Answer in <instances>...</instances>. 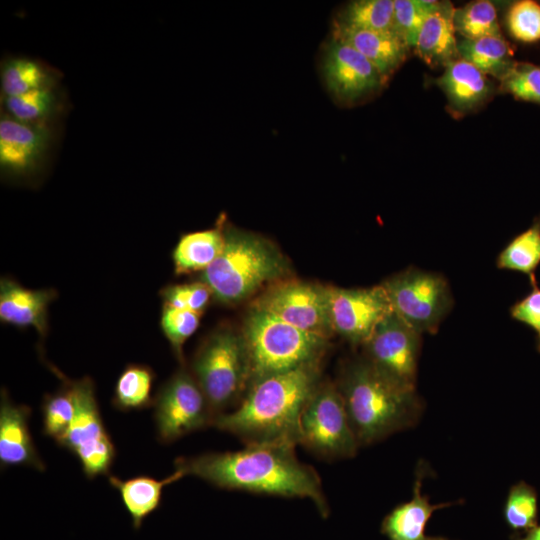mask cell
<instances>
[{
  "label": "cell",
  "mask_w": 540,
  "mask_h": 540,
  "mask_svg": "<svg viewBox=\"0 0 540 540\" xmlns=\"http://www.w3.org/2000/svg\"><path fill=\"white\" fill-rule=\"evenodd\" d=\"M512 540H540V525L535 526L529 531L525 532L524 535H514L511 538Z\"/></svg>",
  "instance_id": "39"
},
{
  "label": "cell",
  "mask_w": 540,
  "mask_h": 540,
  "mask_svg": "<svg viewBox=\"0 0 540 540\" xmlns=\"http://www.w3.org/2000/svg\"><path fill=\"white\" fill-rule=\"evenodd\" d=\"M202 313L164 304L161 328L175 355L183 362V345L197 330Z\"/></svg>",
  "instance_id": "34"
},
{
  "label": "cell",
  "mask_w": 540,
  "mask_h": 540,
  "mask_svg": "<svg viewBox=\"0 0 540 540\" xmlns=\"http://www.w3.org/2000/svg\"><path fill=\"white\" fill-rule=\"evenodd\" d=\"M75 413L72 391L63 381L62 387L45 395L42 403L43 433L57 442L70 428Z\"/></svg>",
  "instance_id": "32"
},
{
  "label": "cell",
  "mask_w": 540,
  "mask_h": 540,
  "mask_svg": "<svg viewBox=\"0 0 540 540\" xmlns=\"http://www.w3.org/2000/svg\"><path fill=\"white\" fill-rule=\"evenodd\" d=\"M164 304L202 313L209 303L212 292L204 282L179 284L163 289Z\"/></svg>",
  "instance_id": "37"
},
{
  "label": "cell",
  "mask_w": 540,
  "mask_h": 540,
  "mask_svg": "<svg viewBox=\"0 0 540 540\" xmlns=\"http://www.w3.org/2000/svg\"><path fill=\"white\" fill-rule=\"evenodd\" d=\"M192 373L215 418L236 408L250 384V362L242 334L228 328L211 334L193 359Z\"/></svg>",
  "instance_id": "6"
},
{
  "label": "cell",
  "mask_w": 540,
  "mask_h": 540,
  "mask_svg": "<svg viewBox=\"0 0 540 540\" xmlns=\"http://www.w3.org/2000/svg\"><path fill=\"white\" fill-rule=\"evenodd\" d=\"M507 25L511 35L519 41L540 40V4L532 0L514 3L507 14Z\"/></svg>",
  "instance_id": "36"
},
{
  "label": "cell",
  "mask_w": 540,
  "mask_h": 540,
  "mask_svg": "<svg viewBox=\"0 0 540 540\" xmlns=\"http://www.w3.org/2000/svg\"><path fill=\"white\" fill-rule=\"evenodd\" d=\"M184 476L181 470L175 469L174 473L161 480L143 475L122 480L109 475L108 482L119 492L123 505L131 517L132 526L138 530L143 521L159 508L164 488Z\"/></svg>",
  "instance_id": "21"
},
{
  "label": "cell",
  "mask_w": 540,
  "mask_h": 540,
  "mask_svg": "<svg viewBox=\"0 0 540 540\" xmlns=\"http://www.w3.org/2000/svg\"><path fill=\"white\" fill-rule=\"evenodd\" d=\"M242 336L250 362L249 386L268 376L319 362L326 338L290 325L253 307Z\"/></svg>",
  "instance_id": "5"
},
{
  "label": "cell",
  "mask_w": 540,
  "mask_h": 540,
  "mask_svg": "<svg viewBox=\"0 0 540 540\" xmlns=\"http://www.w3.org/2000/svg\"><path fill=\"white\" fill-rule=\"evenodd\" d=\"M56 79L52 70L38 60L11 58L1 69V90L4 98L14 97L56 86Z\"/></svg>",
  "instance_id": "25"
},
{
  "label": "cell",
  "mask_w": 540,
  "mask_h": 540,
  "mask_svg": "<svg viewBox=\"0 0 540 540\" xmlns=\"http://www.w3.org/2000/svg\"><path fill=\"white\" fill-rule=\"evenodd\" d=\"M381 285L392 311L421 334L436 333L452 308L448 281L438 273L408 268Z\"/></svg>",
  "instance_id": "9"
},
{
  "label": "cell",
  "mask_w": 540,
  "mask_h": 540,
  "mask_svg": "<svg viewBox=\"0 0 540 540\" xmlns=\"http://www.w3.org/2000/svg\"><path fill=\"white\" fill-rule=\"evenodd\" d=\"M455 8L449 2H439L428 16L419 33L415 52L430 67L446 66L459 58L454 26Z\"/></svg>",
  "instance_id": "20"
},
{
  "label": "cell",
  "mask_w": 540,
  "mask_h": 540,
  "mask_svg": "<svg viewBox=\"0 0 540 540\" xmlns=\"http://www.w3.org/2000/svg\"><path fill=\"white\" fill-rule=\"evenodd\" d=\"M332 38L357 50L384 79L405 60L409 48L394 32L359 29L338 21L334 22Z\"/></svg>",
  "instance_id": "19"
},
{
  "label": "cell",
  "mask_w": 540,
  "mask_h": 540,
  "mask_svg": "<svg viewBox=\"0 0 540 540\" xmlns=\"http://www.w3.org/2000/svg\"><path fill=\"white\" fill-rule=\"evenodd\" d=\"M300 445L326 459L353 457L360 447L336 384L319 382L300 416Z\"/></svg>",
  "instance_id": "8"
},
{
  "label": "cell",
  "mask_w": 540,
  "mask_h": 540,
  "mask_svg": "<svg viewBox=\"0 0 540 540\" xmlns=\"http://www.w3.org/2000/svg\"><path fill=\"white\" fill-rule=\"evenodd\" d=\"M503 517L514 531L527 532L538 525V497L536 490L524 481L514 484L507 495Z\"/></svg>",
  "instance_id": "31"
},
{
  "label": "cell",
  "mask_w": 540,
  "mask_h": 540,
  "mask_svg": "<svg viewBox=\"0 0 540 540\" xmlns=\"http://www.w3.org/2000/svg\"><path fill=\"white\" fill-rule=\"evenodd\" d=\"M6 115L27 124L47 126L60 109L56 86L35 90L23 95L5 97ZM48 127V126H47Z\"/></svg>",
  "instance_id": "27"
},
{
  "label": "cell",
  "mask_w": 540,
  "mask_h": 540,
  "mask_svg": "<svg viewBox=\"0 0 540 540\" xmlns=\"http://www.w3.org/2000/svg\"><path fill=\"white\" fill-rule=\"evenodd\" d=\"M437 1L394 0L393 31L408 46H415L428 16Z\"/></svg>",
  "instance_id": "33"
},
{
  "label": "cell",
  "mask_w": 540,
  "mask_h": 540,
  "mask_svg": "<svg viewBox=\"0 0 540 540\" xmlns=\"http://www.w3.org/2000/svg\"><path fill=\"white\" fill-rule=\"evenodd\" d=\"M458 56L500 81L516 63L512 48L502 36L463 39L458 42Z\"/></svg>",
  "instance_id": "24"
},
{
  "label": "cell",
  "mask_w": 540,
  "mask_h": 540,
  "mask_svg": "<svg viewBox=\"0 0 540 540\" xmlns=\"http://www.w3.org/2000/svg\"><path fill=\"white\" fill-rule=\"evenodd\" d=\"M426 473L425 464L420 463L416 471L412 498L395 506L382 520L380 532L388 540H450L443 536L426 534V525L432 514L454 502L431 504L421 493L422 481Z\"/></svg>",
  "instance_id": "17"
},
{
  "label": "cell",
  "mask_w": 540,
  "mask_h": 540,
  "mask_svg": "<svg viewBox=\"0 0 540 540\" xmlns=\"http://www.w3.org/2000/svg\"><path fill=\"white\" fill-rule=\"evenodd\" d=\"M453 20L456 32L464 39L501 36L497 10L490 1H473L456 8Z\"/></svg>",
  "instance_id": "29"
},
{
  "label": "cell",
  "mask_w": 540,
  "mask_h": 540,
  "mask_svg": "<svg viewBox=\"0 0 540 540\" xmlns=\"http://www.w3.org/2000/svg\"><path fill=\"white\" fill-rule=\"evenodd\" d=\"M224 240L222 225L183 235L173 251L175 272L205 271L222 252Z\"/></svg>",
  "instance_id": "23"
},
{
  "label": "cell",
  "mask_w": 540,
  "mask_h": 540,
  "mask_svg": "<svg viewBox=\"0 0 540 540\" xmlns=\"http://www.w3.org/2000/svg\"><path fill=\"white\" fill-rule=\"evenodd\" d=\"M421 333L393 311L365 342V358L398 383L416 389Z\"/></svg>",
  "instance_id": "11"
},
{
  "label": "cell",
  "mask_w": 540,
  "mask_h": 540,
  "mask_svg": "<svg viewBox=\"0 0 540 540\" xmlns=\"http://www.w3.org/2000/svg\"><path fill=\"white\" fill-rule=\"evenodd\" d=\"M47 126L27 124L8 115L0 121V166L11 177H28L38 171L50 147Z\"/></svg>",
  "instance_id": "15"
},
{
  "label": "cell",
  "mask_w": 540,
  "mask_h": 540,
  "mask_svg": "<svg viewBox=\"0 0 540 540\" xmlns=\"http://www.w3.org/2000/svg\"><path fill=\"white\" fill-rule=\"evenodd\" d=\"M329 90L341 101L353 102L376 90L384 77L351 46L332 40L326 46L322 64Z\"/></svg>",
  "instance_id": "14"
},
{
  "label": "cell",
  "mask_w": 540,
  "mask_h": 540,
  "mask_svg": "<svg viewBox=\"0 0 540 540\" xmlns=\"http://www.w3.org/2000/svg\"><path fill=\"white\" fill-rule=\"evenodd\" d=\"M174 463L185 476H196L221 489L307 498L323 518L330 512L318 473L298 460L292 446L246 445L238 451L179 457Z\"/></svg>",
  "instance_id": "1"
},
{
  "label": "cell",
  "mask_w": 540,
  "mask_h": 540,
  "mask_svg": "<svg viewBox=\"0 0 540 540\" xmlns=\"http://www.w3.org/2000/svg\"><path fill=\"white\" fill-rule=\"evenodd\" d=\"M56 297L53 289H26L15 281L0 282V320L19 328L33 327L44 336L47 332V311Z\"/></svg>",
  "instance_id": "18"
},
{
  "label": "cell",
  "mask_w": 540,
  "mask_h": 540,
  "mask_svg": "<svg viewBox=\"0 0 540 540\" xmlns=\"http://www.w3.org/2000/svg\"><path fill=\"white\" fill-rule=\"evenodd\" d=\"M153 405L156 434L162 443L213 426L215 415L194 376L185 369L160 388Z\"/></svg>",
  "instance_id": "10"
},
{
  "label": "cell",
  "mask_w": 540,
  "mask_h": 540,
  "mask_svg": "<svg viewBox=\"0 0 540 540\" xmlns=\"http://www.w3.org/2000/svg\"><path fill=\"white\" fill-rule=\"evenodd\" d=\"M154 378V372L146 365H127L117 379L112 398L113 406L127 412L142 410L153 405Z\"/></svg>",
  "instance_id": "26"
},
{
  "label": "cell",
  "mask_w": 540,
  "mask_h": 540,
  "mask_svg": "<svg viewBox=\"0 0 540 540\" xmlns=\"http://www.w3.org/2000/svg\"><path fill=\"white\" fill-rule=\"evenodd\" d=\"M319 362L274 374L252 383L233 410L218 415L213 426L245 445L300 444V416L319 383Z\"/></svg>",
  "instance_id": "2"
},
{
  "label": "cell",
  "mask_w": 540,
  "mask_h": 540,
  "mask_svg": "<svg viewBox=\"0 0 540 540\" xmlns=\"http://www.w3.org/2000/svg\"><path fill=\"white\" fill-rule=\"evenodd\" d=\"M50 367L68 384L75 404L70 428L56 443L78 458L88 479L108 475L116 458V448L104 426L93 381L89 377L71 380L55 367Z\"/></svg>",
  "instance_id": "7"
},
{
  "label": "cell",
  "mask_w": 540,
  "mask_h": 540,
  "mask_svg": "<svg viewBox=\"0 0 540 540\" xmlns=\"http://www.w3.org/2000/svg\"><path fill=\"white\" fill-rule=\"evenodd\" d=\"M393 15V0H358L349 3L336 21L359 29L394 32Z\"/></svg>",
  "instance_id": "30"
},
{
  "label": "cell",
  "mask_w": 540,
  "mask_h": 540,
  "mask_svg": "<svg viewBox=\"0 0 540 540\" xmlns=\"http://www.w3.org/2000/svg\"><path fill=\"white\" fill-rule=\"evenodd\" d=\"M501 89L516 99L540 104V67L516 62L501 80Z\"/></svg>",
  "instance_id": "35"
},
{
  "label": "cell",
  "mask_w": 540,
  "mask_h": 540,
  "mask_svg": "<svg viewBox=\"0 0 540 540\" xmlns=\"http://www.w3.org/2000/svg\"><path fill=\"white\" fill-rule=\"evenodd\" d=\"M532 290L510 308L513 319L532 328L536 333V347L540 352V288L537 281L531 282Z\"/></svg>",
  "instance_id": "38"
},
{
  "label": "cell",
  "mask_w": 540,
  "mask_h": 540,
  "mask_svg": "<svg viewBox=\"0 0 540 540\" xmlns=\"http://www.w3.org/2000/svg\"><path fill=\"white\" fill-rule=\"evenodd\" d=\"M540 264V218L515 236L498 254L496 266L526 274L530 282L537 281L535 271Z\"/></svg>",
  "instance_id": "28"
},
{
  "label": "cell",
  "mask_w": 540,
  "mask_h": 540,
  "mask_svg": "<svg viewBox=\"0 0 540 540\" xmlns=\"http://www.w3.org/2000/svg\"><path fill=\"white\" fill-rule=\"evenodd\" d=\"M290 325L325 338L332 332L327 302V288L305 282L280 284L254 304Z\"/></svg>",
  "instance_id": "13"
},
{
  "label": "cell",
  "mask_w": 540,
  "mask_h": 540,
  "mask_svg": "<svg viewBox=\"0 0 540 540\" xmlns=\"http://www.w3.org/2000/svg\"><path fill=\"white\" fill-rule=\"evenodd\" d=\"M336 385L359 446L414 426L423 412L416 389L390 378L365 357L346 364Z\"/></svg>",
  "instance_id": "3"
},
{
  "label": "cell",
  "mask_w": 540,
  "mask_h": 540,
  "mask_svg": "<svg viewBox=\"0 0 540 540\" xmlns=\"http://www.w3.org/2000/svg\"><path fill=\"white\" fill-rule=\"evenodd\" d=\"M31 408L16 405L6 390L1 392L0 403V464L32 467L40 472L46 467L42 461L29 430Z\"/></svg>",
  "instance_id": "16"
},
{
  "label": "cell",
  "mask_w": 540,
  "mask_h": 540,
  "mask_svg": "<svg viewBox=\"0 0 540 540\" xmlns=\"http://www.w3.org/2000/svg\"><path fill=\"white\" fill-rule=\"evenodd\" d=\"M328 314L332 332L362 344L392 308L382 285L369 288H327Z\"/></svg>",
  "instance_id": "12"
},
{
  "label": "cell",
  "mask_w": 540,
  "mask_h": 540,
  "mask_svg": "<svg viewBox=\"0 0 540 540\" xmlns=\"http://www.w3.org/2000/svg\"><path fill=\"white\" fill-rule=\"evenodd\" d=\"M453 109L465 112L480 105L491 92V83L471 63L457 58L445 66L437 80Z\"/></svg>",
  "instance_id": "22"
},
{
  "label": "cell",
  "mask_w": 540,
  "mask_h": 540,
  "mask_svg": "<svg viewBox=\"0 0 540 540\" xmlns=\"http://www.w3.org/2000/svg\"><path fill=\"white\" fill-rule=\"evenodd\" d=\"M224 236L222 252L201 275L219 302L238 303L286 271L285 258L266 239L232 227Z\"/></svg>",
  "instance_id": "4"
}]
</instances>
